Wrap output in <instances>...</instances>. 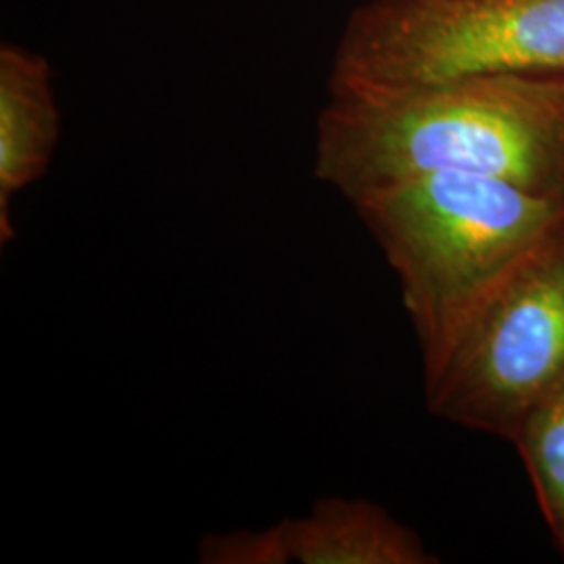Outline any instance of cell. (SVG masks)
Returning <instances> with one entry per match:
<instances>
[{
	"label": "cell",
	"mask_w": 564,
	"mask_h": 564,
	"mask_svg": "<svg viewBox=\"0 0 564 564\" xmlns=\"http://www.w3.org/2000/svg\"><path fill=\"white\" fill-rule=\"evenodd\" d=\"M437 172L485 174L564 202V76L412 88L330 86L314 174L349 203Z\"/></svg>",
	"instance_id": "obj_1"
},
{
	"label": "cell",
	"mask_w": 564,
	"mask_h": 564,
	"mask_svg": "<svg viewBox=\"0 0 564 564\" xmlns=\"http://www.w3.org/2000/svg\"><path fill=\"white\" fill-rule=\"evenodd\" d=\"M398 274L423 368L506 272L564 220V202L514 182L437 172L351 203Z\"/></svg>",
	"instance_id": "obj_2"
},
{
	"label": "cell",
	"mask_w": 564,
	"mask_h": 564,
	"mask_svg": "<svg viewBox=\"0 0 564 564\" xmlns=\"http://www.w3.org/2000/svg\"><path fill=\"white\" fill-rule=\"evenodd\" d=\"M502 74L564 76V0H372L343 32L330 86Z\"/></svg>",
	"instance_id": "obj_3"
},
{
	"label": "cell",
	"mask_w": 564,
	"mask_h": 564,
	"mask_svg": "<svg viewBox=\"0 0 564 564\" xmlns=\"http://www.w3.org/2000/svg\"><path fill=\"white\" fill-rule=\"evenodd\" d=\"M423 377L435 416L510 442L564 377V220L485 295Z\"/></svg>",
	"instance_id": "obj_4"
},
{
	"label": "cell",
	"mask_w": 564,
	"mask_h": 564,
	"mask_svg": "<svg viewBox=\"0 0 564 564\" xmlns=\"http://www.w3.org/2000/svg\"><path fill=\"white\" fill-rule=\"evenodd\" d=\"M59 139L51 74L39 55L0 51V241L15 239L13 197L46 172Z\"/></svg>",
	"instance_id": "obj_5"
},
{
	"label": "cell",
	"mask_w": 564,
	"mask_h": 564,
	"mask_svg": "<svg viewBox=\"0 0 564 564\" xmlns=\"http://www.w3.org/2000/svg\"><path fill=\"white\" fill-rule=\"evenodd\" d=\"M291 564H433L421 535L362 498H323L286 521Z\"/></svg>",
	"instance_id": "obj_6"
},
{
	"label": "cell",
	"mask_w": 564,
	"mask_h": 564,
	"mask_svg": "<svg viewBox=\"0 0 564 564\" xmlns=\"http://www.w3.org/2000/svg\"><path fill=\"white\" fill-rule=\"evenodd\" d=\"M510 444L521 454L550 535L564 556V377L531 405Z\"/></svg>",
	"instance_id": "obj_7"
},
{
	"label": "cell",
	"mask_w": 564,
	"mask_h": 564,
	"mask_svg": "<svg viewBox=\"0 0 564 564\" xmlns=\"http://www.w3.org/2000/svg\"><path fill=\"white\" fill-rule=\"evenodd\" d=\"M205 564H291L286 521L265 529H242L226 535H209L199 544Z\"/></svg>",
	"instance_id": "obj_8"
}]
</instances>
